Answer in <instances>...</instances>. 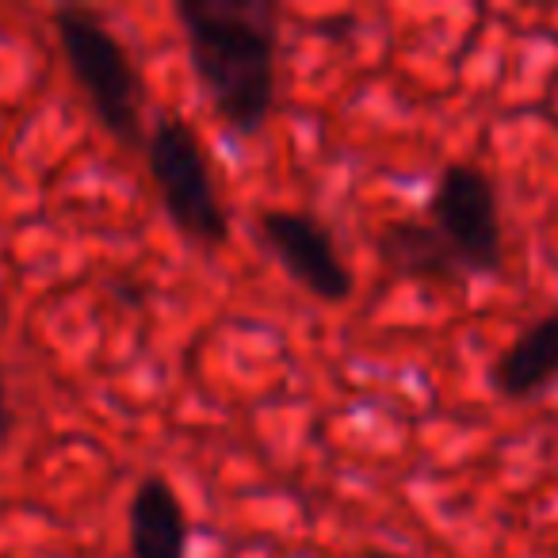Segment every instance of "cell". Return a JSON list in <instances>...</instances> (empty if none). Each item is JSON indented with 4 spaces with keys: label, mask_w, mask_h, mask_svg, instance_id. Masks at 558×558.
Listing matches in <instances>:
<instances>
[{
    "label": "cell",
    "mask_w": 558,
    "mask_h": 558,
    "mask_svg": "<svg viewBox=\"0 0 558 558\" xmlns=\"http://www.w3.org/2000/svg\"><path fill=\"white\" fill-rule=\"evenodd\" d=\"M54 27L70 73L77 77L85 100L93 104L96 119L119 142H134L142 119V85L123 43L111 35V27L100 16L85 9H58Z\"/></svg>",
    "instance_id": "cell-2"
},
{
    "label": "cell",
    "mask_w": 558,
    "mask_h": 558,
    "mask_svg": "<svg viewBox=\"0 0 558 558\" xmlns=\"http://www.w3.org/2000/svg\"><path fill=\"white\" fill-rule=\"evenodd\" d=\"M433 230L451 245L471 271H494L501 264L494 184L474 165H448L433 192Z\"/></svg>",
    "instance_id": "cell-4"
},
{
    "label": "cell",
    "mask_w": 558,
    "mask_h": 558,
    "mask_svg": "<svg viewBox=\"0 0 558 558\" xmlns=\"http://www.w3.org/2000/svg\"><path fill=\"white\" fill-rule=\"evenodd\" d=\"M12 410H9V383H4V367H0V436L9 433Z\"/></svg>",
    "instance_id": "cell-9"
},
{
    "label": "cell",
    "mask_w": 558,
    "mask_h": 558,
    "mask_svg": "<svg viewBox=\"0 0 558 558\" xmlns=\"http://www.w3.org/2000/svg\"><path fill=\"white\" fill-rule=\"evenodd\" d=\"M177 12L210 108L253 134L276 104V12L256 0H184Z\"/></svg>",
    "instance_id": "cell-1"
},
{
    "label": "cell",
    "mask_w": 558,
    "mask_h": 558,
    "mask_svg": "<svg viewBox=\"0 0 558 558\" xmlns=\"http://www.w3.org/2000/svg\"><path fill=\"white\" fill-rule=\"evenodd\" d=\"M149 172L161 192V203L169 218L195 241H215L226 238V215L215 192V177H210L203 142L184 119L165 116L161 123L149 131Z\"/></svg>",
    "instance_id": "cell-3"
},
{
    "label": "cell",
    "mask_w": 558,
    "mask_h": 558,
    "mask_svg": "<svg viewBox=\"0 0 558 558\" xmlns=\"http://www.w3.org/2000/svg\"><path fill=\"white\" fill-rule=\"evenodd\" d=\"M187 520L177 489L149 474L131 497V555L134 558H184Z\"/></svg>",
    "instance_id": "cell-6"
},
{
    "label": "cell",
    "mask_w": 558,
    "mask_h": 558,
    "mask_svg": "<svg viewBox=\"0 0 558 558\" xmlns=\"http://www.w3.org/2000/svg\"><path fill=\"white\" fill-rule=\"evenodd\" d=\"M390 260L398 268H410V271H451V268H463L459 256L451 253V245L433 230V226H417V222H405L398 230H390L387 245Z\"/></svg>",
    "instance_id": "cell-8"
},
{
    "label": "cell",
    "mask_w": 558,
    "mask_h": 558,
    "mask_svg": "<svg viewBox=\"0 0 558 558\" xmlns=\"http://www.w3.org/2000/svg\"><path fill=\"white\" fill-rule=\"evenodd\" d=\"M497 387L509 398H524L558 379V311L535 322L501 360H497Z\"/></svg>",
    "instance_id": "cell-7"
},
{
    "label": "cell",
    "mask_w": 558,
    "mask_h": 558,
    "mask_svg": "<svg viewBox=\"0 0 558 558\" xmlns=\"http://www.w3.org/2000/svg\"><path fill=\"white\" fill-rule=\"evenodd\" d=\"M367 558H398V555H387V550H372Z\"/></svg>",
    "instance_id": "cell-10"
},
{
    "label": "cell",
    "mask_w": 558,
    "mask_h": 558,
    "mask_svg": "<svg viewBox=\"0 0 558 558\" xmlns=\"http://www.w3.org/2000/svg\"><path fill=\"white\" fill-rule=\"evenodd\" d=\"M264 241L271 253L283 260V268L303 283L311 295L326 299V303H341L352 291V276L344 268L341 253H337L329 230L318 218L303 215V210H268L260 218Z\"/></svg>",
    "instance_id": "cell-5"
}]
</instances>
